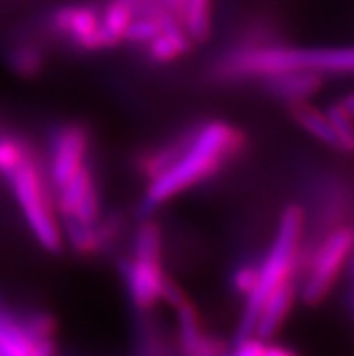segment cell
<instances>
[{"mask_svg":"<svg viewBox=\"0 0 354 356\" xmlns=\"http://www.w3.org/2000/svg\"><path fill=\"white\" fill-rule=\"evenodd\" d=\"M244 147L241 131L225 122H208L190 134L186 149L159 176L150 179L143 201L141 216H150L157 207L190 186L216 176L225 163L237 156Z\"/></svg>","mask_w":354,"mask_h":356,"instance_id":"1","label":"cell"},{"mask_svg":"<svg viewBox=\"0 0 354 356\" xmlns=\"http://www.w3.org/2000/svg\"><path fill=\"white\" fill-rule=\"evenodd\" d=\"M351 47H287V45H248L228 53L219 62L223 78H269L293 71L346 72L353 71Z\"/></svg>","mask_w":354,"mask_h":356,"instance_id":"2","label":"cell"},{"mask_svg":"<svg viewBox=\"0 0 354 356\" xmlns=\"http://www.w3.org/2000/svg\"><path fill=\"white\" fill-rule=\"evenodd\" d=\"M304 210L296 204H289L280 216L277 234L268 255L259 268V279L255 288L246 295V306L239 322L237 340L253 337L257 316L266 298L275 288L293 279L296 268V257L300 252L302 232H304Z\"/></svg>","mask_w":354,"mask_h":356,"instance_id":"3","label":"cell"},{"mask_svg":"<svg viewBox=\"0 0 354 356\" xmlns=\"http://www.w3.org/2000/svg\"><path fill=\"white\" fill-rule=\"evenodd\" d=\"M8 181L13 186V194L27 226L31 228L42 248L51 253L60 252L63 246L62 226L56 221L49 194L45 190L44 177L33 154L13 172V176Z\"/></svg>","mask_w":354,"mask_h":356,"instance_id":"4","label":"cell"},{"mask_svg":"<svg viewBox=\"0 0 354 356\" xmlns=\"http://www.w3.org/2000/svg\"><path fill=\"white\" fill-rule=\"evenodd\" d=\"M353 230L351 226H337L311 255L309 275L302 286V298L307 306L322 302L337 284L344 266L351 261Z\"/></svg>","mask_w":354,"mask_h":356,"instance_id":"5","label":"cell"},{"mask_svg":"<svg viewBox=\"0 0 354 356\" xmlns=\"http://www.w3.org/2000/svg\"><path fill=\"white\" fill-rule=\"evenodd\" d=\"M89 134L81 125L60 127L51 136L49 174L54 186H62L80 167L86 165Z\"/></svg>","mask_w":354,"mask_h":356,"instance_id":"6","label":"cell"},{"mask_svg":"<svg viewBox=\"0 0 354 356\" xmlns=\"http://www.w3.org/2000/svg\"><path fill=\"white\" fill-rule=\"evenodd\" d=\"M121 273L125 277L130 298L139 309H148L161 300L166 275L161 261L127 259L121 261Z\"/></svg>","mask_w":354,"mask_h":356,"instance_id":"7","label":"cell"},{"mask_svg":"<svg viewBox=\"0 0 354 356\" xmlns=\"http://www.w3.org/2000/svg\"><path fill=\"white\" fill-rule=\"evenodd\" d=\"M53 29L71 38L80 49H104L99 15L87 6H65L53 15Z\"/></svg>","mask_w":354,"mask_h":356,"instance_id":"8","label":"cell"},{"mask_svg":"<svg viewBox=\"0 0 354 356\" xmlns=\"http://www.w3.org/2000/svg\"><path fill=\"white\" fill-rule=\"evenodd\" d=\"M175 309H177L181 348L184 356H225V343L204 337L199 324L198 312L188 300H184Z\"/></svg>","mask_w":354,"mask_h":356,"instance_id":"9","label":"cell"},{"mask_svg":"<svg viewBox=\"0 0 354 356\" xmlns=\"http://www.w3.org/2000/svg\"><path fill=\"white\" fill-rule=\"evenodd\" d=\"M295 295L296 291L293 279L282 282L269 293L266 302L260 307L259 316H257L255 330H253V334H257V339L268 340L280 330V325L286 321L287 313L291 312Z\"/></svg>","mask_w":354,"mask_h":356,"instance_id":"10","label":"cell"},{"mask_svg":"<svg viewBox=\"0 0 354 356\" xmlns=\"http://www.w3.org/2000/svg\"><path fill=\"white\" fill-rule=\"evenodd\" d=\"M264 80L269 92L287 104L309 99L319 92L323 83L322 72L316 71L284 72V74H275Z\"/></svg>","mask_w":354,"mask_h":356,"instance_id":"11","label":"cell"},{"mask_svg":"<svg viewBox=\"0 0 354 356\" xmlns=\"http://www.w3.org/2000/svg\"><path fill=\"white\" fill-rule=\"evenodd\" d=\"M289 111H291V116L295 118L296 123L304 131H307L316 140L329 145L332 149H340V141H338L335 129L331 127L328 114L307 104V99H304V102H291Z\"/></svg>","mask_w":354,"mask_h":356,"instance_id":"12","label":"cell"},{"mask_svg":"<svg viewBox=\"0 0 354 356\" xmlns=\"http://www.w3.org/2000/svg\"><path fill=\"white\" fill-rule=\"evenodd\" d=\"M33 343L22 322L0 306V356H29Z\"/></svg>","mask_w":354,"mask_h":356,"instance_id":"13","label":"cell"},{"mask_svg":"<svg viewBox=\"0 0 354 356\" xmlns=\"http://www.w3.org/2000/svg\"><path fill=\"white\" fill-rule=\"evenodd\" d=\"M134 8L127 0H113L108 8L105 9L104 17L99 18V27H102V40H104V49L116 47L120 42H123L127 27L134 18Z\"/></svg>","mask_w":354,"mask_h":356,"instance_id":"14","label":"cell"},{"mask_svg":"<svg viewBox=\"0 0 354 356\" xmlns=\"http://www.w3.org/2000/svg\"><path fill=\"white\" fill-rule=\"evenodd\" d=\"M95 188V176L87 165L78 168L62 186H58V210L63 217L74 213L80 201L87 195V192Z\"/></svg>","mask_w":354,"mask_h":356,"instance_id":"15","label":"cell"},{"mask_svg":"<svg viewBox=\"0 0 354 356\" xmlns=\"http://www.w3.org/2000/svg\"><path fill=\"white\" fill-rule=\"evenodd\" d=\"M181 24L192 42H204L210 36V0H184Z\"/></svg>","mask_w":354,"mask_h":356,"instance_id":"16","label":"cell"},{"mask_svg":"<svg viewBox=\"0 0 354 356\" xmlns=\"http://www.w3.org/2000/svg\"><path fill=\"white\" fill-rule=\"evenodd\" d=\"M163 232L152 219H145L139 225L134 239V257L143 261H161Z\"/></svg>","mask_w":354,"mask_h":356,"instance_id":"17","label":"cell"},{"mask_svg":"<svg viewBox=\"0 0 354 356\" xmlns=\"http://www.w3.org/2000/svg\"><path fill=\"white\" fill-rule=\"evenodd\" d=\"M328 118L331 122V127L335 129L340 141V150L351 152L354 145V134H353V114H354V104L353 96H347L344 102L331 105L328 108Z\"/></svg>","mask_w":354,"mask_h":356,"instance_id":"18","label":"cell"},{"mask_svg":"<svg viewBox=\"0 0 354 356\" xmlns=\"http://www.w3.org/2000/svg\"><path fill=\"white\" fill-rule=\"evenodd\" d=\"M188 140L190 134L184 136V138H179V140L172 141V143H168L166 147H161V149L147 154V156L141 159V172H143L148 179H154L156 176H159L161 172H165L166 168L170 167L175 159L179 158L181 152L186 149Z\"/></svg>","mask_w":354,"mask_h":356,"instance_id":"19","label":"cell"},{"mask_svg":"<svg viewBox=\"0 0 354 356\" xmlns=\"http://www.w3.org/2000/svg\"><path fill=\"white\" fill-rule=\"evenodd\" d=\"M63 232H65V241L74 252L81 253V255H90V253L99 252L95 225L81 222L74 217H65Z\"/></svg>","mask_w":354,"mask_h":356,"instance_id":"20","label":"cell"},{"mask_svg":"<svg viewBox=\"0 0 354 356\" xmlns=\"http://www.w3.org/2000/svg\"><path fill=\"white\" fill-rule=\"evenodd\" d=\"M31 156V150L18 138L8 134H0V174L9 179L27 158Z\"/></svg>","mask_w":354,"mask_h":356,"instance_id":"21","label":"cell"},{"mask_svg":"<svg viewBox=\"0 0 354 356\" xmlns=\"http://www.w3.org/2000/svg\"><path fill=\"white\" fill-rule=\"evenodd\" d=\"M9 65L20 76H35L44 67V54L31 44H22L9 53Z\"/></svg>","mask_w":354,"mask_h":356,"instance_id":"22","label":"cell"},{"mask_svg":"<svg viewBox=\"0 0 354 356\" xmlns=\"http://www.w3.org/2000/svg\"><path fill=\"white\" fill-rule=\"evenodd\" d=\"M161 26H159V20L152 15H141V17H134L132 22L127 27L125 36L123 40L132 42V44H147L148 40H152L154 36L159 33Z\"/></svg>","mask_w":354,"mask_h":356,"instance_id":"23","label":"cell"},{"mask_svg":"<svg viewBox=\"0 0 354 356\" xmlns=\"http://www.w3.org/2000/svg\"><path fill=\"white\" fill-rule=\"evenodd\" d=\"M96 237H98L99 250L107 248L114 241L120 237L121 230H123V219L120 216H111L107 219H98L95 222Z\"/></svg>","mask_w":354,"mask_h":356,"instance_id":"24","label":"cell"},{"mask_svg":"<svg viewBox=\"0 0 354 356\" xmlns=\"http://www.w3.org/2000/svg\"><path fill=\"white\" fill-rule=\"evenodd\" d=\"M24 327H26L27 334L33 340H42V339H51L54 331V321L53 316L45 315V313H35L27 321H22Z\"/></svg>","mask_w":354,"mask_h":356,"instance_id":"25","label":"cell"},{"mask_svg":"<svg viewBox=\"0 0 354 356\" xmlns=\"http://www.w3.org/2000/svg\"><path fill=\"white\" fill-rule=\"evenodd\" d=\"M257 279H259V268L253 266V264H242L237 270L234 271V277H232V284L237 289L239 293H242L246 297L251 289L255 288Z\"/></svg>","mask_w":354,"mask_h":356,"instance_id":"26","label":"cell"},{"mask_svg":"<svg viewBox=\"0 0 354 356\" xmlns=\"http://www.w3.org/2000/svg\"><path fill=\"white\" fill-rule=\"evenodd\" d=\"M262 351H264V342L260 339L248 337V339L239 340L237 349L232 356H262Z\"/></svg>","mask_w":354,"mask_h":356,"instance_id":"27","label":"cell"},{"mask_svg":"<svg viewBox=\"0 0 354 356\" xmlns=\"http://www.w3.org/2000/svg\"><path fill=\"white\" fill-rule=\"evenodd\" d=\"M54 353V346H53V340L51 339H42V340H36L33 343V349L29 353V356H53Z\"/></svg>","mask_w":354,"mask_h":356,"instance_id":"28","label":"cell"},{"mask_svg":"<svg viewBox=\"0 0 354 356\" xmlns=\"http://www.w3.org/2000/svg\"><path fill=\"white\" fill-rule=\"evenodd\" d=\"M262 356H296V355L293 351H289V349L280 348V346H264Z\"/></svg>","mask_w":354,"mask_h":356,"instance_id":"29","label":"cell"},{"mask_svg":"<svg viewBox=\"0 0 354 356\" xmlns=\"http://www.w3.org/2000/svg\"><path fill=\"white\" fill-rule=\"evenodd\" d=\"M184 0H163V6H165L172 15H175L177 18H181V11H183ZM181 22V20H179Z\"/></svg>","mask_w":354,"mask_h":356,"instance_id":"30","label":"cell"},{"mask_svg":"<svg viewBox=\"0 0 354 356\" xmlns=\"http://www.w3.org/2000/svg\"><path fill=\"white\" fill-rule=\"evenodd\" d=\"M0 134H2V125H0Z\"/></svg>","mask_w":354,"mask_h":356,"instance_id":"31","label":"cell"}]
</instances>
